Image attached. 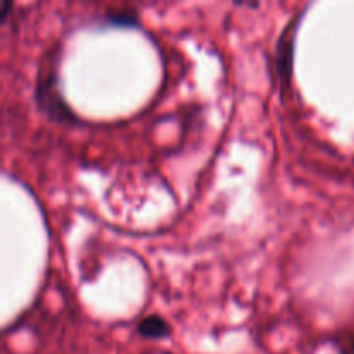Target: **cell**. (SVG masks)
Returning a JSON list of instances; mask_svg holds the SVG:
<instances>
[{
  "instance_id": "3957f363",
  "label": "cell",
  "mask_w": 354,
  "mask_h": 354,
  "mask_svg": "<svg viewBox=\"0 0 354 354\" xmlns=\"http://www.w3.org/2000/svg\"><path fill=\"white\" fill-rule=\"evenodd\" d=\"M137 332L142 337L147 339H165L171 334V325L161 318L159 315H151L145 317L140 324L137 325Z\"/></svg>"
},
{
  "instance_id": "277c9868",
  "label": "cell",
  "mask_w": 354,
  "mask_h": 354,
  "mask_svg": "<svg viewBox=\"0 0 354 354\" xmlns=\"http://www.w3.org/2000/svg\"><path fill=\"white\" fill-rule=\"evenodd\" d=\"M106 19L116 26H135L138 23V17L133 10H120V12L113 10L106 14Z\"/></svg>"
},
{
  "instance_id": "6da1fadb",
  "label": "cell",
  "mask_w": 354,
  "mask_h": 354,
  "mask_svg": "<svg viewBox=\"0 0 354 354\" xmlns=\"http://www.w3.org/2000/svg\"><path fill=\"white\" fill-rule=\"evenodd\" d=\"M55 76L47 75L38 82L37 86V100L40 109L54 121H69L73 120V113L64 100L61 99L57 85H55Z\"/></svg>"
},
{
  "instance_id": "7a4b0ae2",
  "label": "cell",
  "mask_w": 354,
  "mask_h": 354,
  "mask_svg": "<svg viewBox=\"0 0 354 354\" xmlns=\"http://www.w3.org/2000/svg\"><path fill=\"white\" fill-rule=\"evenodd\" d=\"M301 16H296L292 23L287 24L286 30L280 35L279 45H277V71H279L280 82L287 85L292 76V59H294V38L297 31V21Z\"/></svg>"
}]
</instances>
